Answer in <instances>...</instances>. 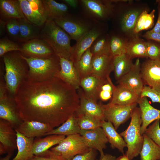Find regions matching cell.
Returning a JSON list of instances; mask_svg holds the SVG:
<instances>
[{
	"mask_svg": "<svg viewBox=\"0 0 160 160\" xmlns=\"http://www.w3.org/2000/svg\"><path fill=\"white\" fill-rule=\"evenodd\" d=\"M13 97L23 121L42 122L53 128L75 113L79 103L77 90L55 77L40 82L25 80Z\"/></svg>",
	"mask_w": 160,
	"mask_h": 160,
	"instance_id": "1",
	"label": "cell"
},
{
	"mask_svg": "<svg viewBox=\"0 0 160 160\" xmlns=\"http://www.w3.org/2000/svg\"><path fill=\"white\" fill-rule=\"evenodd\" d=\"M150 10L147 4L140 1L115 0L111 20L112 29L129 39L136 36L133 32L138 17L143 11Z\"/></svg>",
	"mask_w": 160,
	"mask_h": 160,
	"instance_id": "2",
	"label": "cell"
},
{
	"mask_svg": "<svg viewBox=\"0 0 160 160\" xmlns=\"http://www.w3.org/2000/svg\"><path fill=\"white\" fill-rule=\"evenodd\" d=\"M5 66V84L8 91L13 96L19 87L26 80L28 65L17 51L7 53L2 57Z\"/></svg>",
	"mask_w": 160,
	"mask_h": 160,
	"instance_id": "3",
	"label": "cell"
},
{
	"mask_svg": "<svg viewBox=\"0 0 160 160\" xmlns=\"http://www.w3.org/2000/svg\"><path fill=\"white\" fill-rule=\"evenodd\" d=\"M40 38L50 46L57 55L70 60L71 39L54 21H46L41 29Z\"/></svg>",
	"mask_w": 160,
	"mask_h": 160,
	"instance_id": "4",
	"label": "cell"
},
{
	"mask_svg": "<svg viewBox=\"0 0 160 160\" xmlns=\"http://www.w3.org/2000/svg\"><path fill=\"white\" fill-rule=\"evenodd\" d=\"M21 55L28 66L26 78L28 81L37 82L48 80L54 77L60 69V57L56 55L45 58Z\"/></svg>",
	"mask_w": 160,
	"mask_h": 160,
	"instance_id": "5",
	"label": "cell"
},
{
	"mask_svg": "<svg viewBox=\"0 0 160 160\" xmlns=\"http://www.w3.org/2000/svg\"><path fill=\"white\" fill-rule=\"evenodd\" d=\"M131 118L127 128L120 133L127 144V150L125 154L129 160L138 156L143 144V137L140 132L142 120L139 107L137 106L134 108Z\"/></svg>",
	"mask_w": 160,
	"mask_h": 160,
	"instance_id": "6",
	"label": "cell"
},
{
	"mask_svg": "<svg viewBox=\"0 0 160 160\" xmlns=\"http://www.w3.org/2000/svg\"><path fill=\"white\" fill-rule=\"evenodd\" d=\"M115 0H80L82 16L95 22L106 23L113 16Z\"/></svg>",
	"mask_w": 160,
	"mask_h": 160,
	"instance_id": "7",
	"label": "cell"
},
{
	"mask_svg": "<svg viewBox=\"0 0 160 160\" xmlns=\"http://www.w3.org/2000/svg\"><path fill=\"white\" fill-rule=\"evenodd\" d=\"M53 21L69 35L71 39L76 42L93 27L96 23L83 16L69 13Z\"/></svg>",
	"mask_w": 160,
	"mask_h": 160,
	"instance_id": "8",
	"label": "cell"
},
{
	"mask_svg": "<svg viewBox=\"0 0 160 160\" xmlns=\"http://www.w3.org/2000/svg\"><path fill=\"white\" fill-rule=\"evenodd\" d=\"M91 149L79 134L65 137L57 145L49 150L66 160H70L76 155L89 152Z\"/></svg>",
	"mask_w": 160,
	"mask_h": 160,
	"instance_id": "9",
	"label": "cell"
},
{
	"mask_svg": "<svg viewBox=\"0 0 160 160\" xmlns=\"http://www.w3.org/2000/svg\"><path fill=\"white\" fill-rule=\"evenodd\" d=\"M108 30L106 23H95L93 27L72 46L70 60L75 63L95 41L101 35L107 32Z\"/></svg>",
	"mask_w": 160,
	"mask_h": 160,
	"instance_id": "10",
	"label": "cell"
},
{
	"mask_svg": "<svg viewBox=\"0 0 160 160\" xmlns=\"http://www.w3.org/2000/svg\"><path fill=\"white\" fill-rule=\"evenodd\" d=\"M5 83L0 86V119L9 122L15 129L22 121L14 97L9 96Z\"/></svg>",
	"mask_w": 160,
	"mask_h": 160,
	"instance_id": "11",
	"label": "cell"
},
{
	"mask_svg": "<svg viewBox=\"0 0 160 160\" xmlns=\"http://www.w3.org/2000/svg\"><path fill=\"white\" fill-rule=\"evenodd\" d=\"M137 104L121 105L111 104H102L105 120L111 122L116 130L120 125L131 118Z\"/></svg>",
	"mask_w": 160,
	"mask_h": 160,
	"instance_id": "12",
	"label": "cell"
},
{
	"mask_svg": "<svg viewBox=\"0 0 160 160\" xmlns=\"http://www.w3.org/2000/svg\"><path fill=\"white\" fill-rule=\"evenodd\" d=\"M26 19L34 25L42 26L46 21L42 0H19Z\"/></svg>",
	"mask_w": 160,
	"mask_h": 160,
	"instance_id": "13",
	"label": "cell"
},
{
	"mask_svg": "<svg viewBox=\"0 0 160 160\" xmlns=\"http://www.w3.org/2000/svg\"><path fill=\"white\" fill-rule=\"evenodd\" d=\"M20 46V53L28 57L45 58L56 55L50 46L40 38L30 40Z\"/></svg>",
	"mask_w": 160,
	"mask_h": 160,
	"instance_id": "14",
	"label": "cell"
},
{
	"mask_svg": "<svg viewBox=\"0 0 160 160\" xmlns=\"http://www.w3.org/2000/svg\"><path fill=\"white\" fill-rule=\"evenodd\" d=\"M141 74L145 84L160 91V60H145L141 65Z\"/></svg>",
	"mask_w": 160,
	"mask_h": 160,
	"instance_id": "15",
	"label": "cell"
},
{
	"mask_svg": "<svg viewBox=\"0 0 160 160\" xmlns=\"http://www.w3.org/2000/svg\"><path fill=\"white\" fill-rule=\"evenodd\" d=\"M141 65L137 58L130 70L117 81L118 84L126 86L139 96L145 86L141 74Z\"/></svg>",
	"mask_w": 160,
	"mask_h": 160,
	"instance_id": "16",
	"label": "cell"
},
{
	"mask_svg": "<svg viewBox=\"0 0 160 160\" xmlns=\"http://www.w3.org/2000/svg\"><path fill=\"white\" fill-rule=\"evenodd\" d=\"M84 138L89 147L91 149L98 151L100 158L104 156L103 149L106 147L108 141L101 127L95 129L81 130L80 134Z\"/></svg>",
	"mask_w": 160,
	"mask_h": 160,
	"instance_id": "17",
	"label": "cell"
},
{
	"mask_svg": "<svg viewBox=\"0 0 160 160\" xmlns=\"http://www.w3.org/2000/svg\"><path fill=\"white\" fill-rule=\"evenodd\" d=\"M79 103L75 113L77 115L86 114L92 116L101 121H105L101 103H98L87 97L80 87L77 90Z\"/></svg>",
	"mask_w": 160,
	"mask_h": 160,
	"instance_id": "18",
	"label": "cell"
},
{
	"mask_svg": "<svg viewBox=\"0 0 160 160\" xmlns=\"http://www.w3.org/2000/svg\"><path fill=\"white\" fill-rule=\"evenodd\" d=\"M113 57L111 54L93 56L91 75L101 79L109 77L113 71Z\"/></svg>",
	"mask_w": 160,
	"mask_h": 160,
	"instance_id": "19",
	"label": "cell"
},
{
	"mask_svg": "<svg viewBox=\"0 0 160 160\" xmlns=\"http://www.w3.org/2000/svg\"><path fill=\"white\" fill-rule=\"evenodd\" d=\"M59 57L60 69L54 77L61 79L77 90L80 88V80L74 63L69 60Z\"/></svg>",
	"mask_w": 160,
	"mask_h": 160,
	"instance_id": "20",
	"label": "cell"
},
{
	"mask_svg": "<svg viewBox=\"0 0 160 160\" xmlns=\"http://www.w3.org/2000/svg\"><path fill=\"white\" fill-rule=\"evenodd\" d=\"M53 128L48 124L33 121H23L15 129L28 138L45 135Z\"/></svg>",
	"mask_w": 160,
	"mask_h": 160,
	"instance_id": "21",
	"label": "cell"
},
{
	"mask_svg": "<svg viewBox=\"0 0 160 160\" xmlns=\"http://www.w3.org/2000/svg\"><path fill=\"white\" fill-rule=\"evenodd\" d=\"M137 104L141 111L142 124L140 132L143 135L151 123L160 119V110L152 106L145 97H140Z\"/></svg>",
	"mask_w": 160,
	"mask_h": 160,
	"instance_id": "22",
	"label": "cell"
},
{
	"mask_svg": "<svg viewBox=\"0 0 160 160\" xmlns=\"http://www.w3.org/2000/svg\"><path fill=\"white\" fill-rule=\"evenodd\" d=\"M17 138L16 131L10 123L0 119V143L7 153L13 152L17 148Z\"/></svg>",
	"mask_w": 160,
	"mask_h": 160,
	"instance_id": "23",
	"label": "cell"
},
{
	"mask_svg": "<svg viewBox=\"0 0 160 160\" xmlns=\"http://www.w3.org/2000/svg\"><path fill=\"white\" fill-rule=\"evenodd\" d=\"M140 97V96L128 88L118 84L115 86L112 97L109 103L125 105L137 104Z\"/></svg>",
	"mask_w": 160,
	"mask_h": 160,
	"instance_id": "24",
	"label": "cell"
},
{
	"mask_svg": "<svg viewBox=\"0 0 160 160\" xmlns=\"http://www.w3.org/2000/svg\"><path fill=\"white\" fill-rule=\"evenodd\" d=\"M65 137V135L53 134L43 138H36L33 140L32 145L33 155L35 156L41 155L53 146L58 144Z\"/></svg>",
	"mask_w": 160,
	"mask_h": 160,
	"instance_id": "25",
	"label": "cell"
},
{
	"mask_svg": "<svg viewBox=\"0 0 160 160\" xmlns=\"http://www.w3.org/2000/svg\"><path fill=\"white\" fill-rule=\"evenodd\" d=\"M0 12L1 16L5 21L11 19H26L19 0H0Z\"/></svg>",
	"mask_w": 160,
	"mask_h": 160,
	"instance_id": "26",
	"label": "cell"
},
{
	"mask_svg": "<svg viewBox=\"0 0 160 160\" xmlns=\"http://www.w3.org/2000/svg\"><path fill=\"white\" fill-rule=\"evenodd\" d=\"M101 127L103 129L113 149L117 148L124 154V148L127 147V144L123 137L116 131L112 124L109 121H102Z\"/></svg>",
	"mask_w": 160,
	"mask_h": 160,
	"instance_id": "27",
	"label": "cell"
},
{
	"mask_svg": "<svg viewBox=\"0 0 160 160\" xmlns=\"http://www.w3.org/2000/svg\"><path fill=\"white\" fill-rule=\"evenodd\" d=\"M17 133L18 152L11 160H29L34 156L32 145L34 138H28L15 130Z\"/></svg>",
	"mask_w": 160,
	"mask_h": 160,
	"instance_id": "28",
	"label": "cell"
},
{
	"mask_svg": "<svg viewBox=\"0 0 160 160\" xmlns=\"http://www.w3.org/2000/svg\"><path fill=\"white\" fill-rule=\"evenodd\" d=\"M103 79L91 75L80 81V87L88 98L97 102L99 91Z\"/></svg>",
	"mask_w": 160,
	"mask_h": 160,
	"instance_id": "29",
	"label": "cell"
},
{
	"mask_svg": "<svg viewBox=\"0 0 160 160\" xmlns=\"http://www.w3.org/2000/svg\"><path fill=\"white\" fill-rule=\"evenodd\" d=\"M42 2L46 21L54 20L69 13V7L64 3L54 0H43Z\"/></svg>",
	"mask_w": 160,
	"mask_h": 160,
	"instance_id": "30",
	"label": "cell"
},
{
	"mask_svg": "<svg viewBox=\"0 0 160 160\" xmlns=\"http://www.w3.org/2000/svg\"><path fill=\"white\" fill-rule=\"evenodd\" d=\"M110 36V47L113 57L126 53L129 38L123 34L113 29L108 33Z\"/></svg>",
	"mask_w": 160,
	"mask_h": 160,
	"instance_id": "31",
	"label": "cell"
},
{
	"mask_svg": "<svg viewBox=\"0 0 160 160\" xmlns=\"http://www.w3.org/2000/svg\"><path fill=\"white\" fill-rule=\"evenodd\" d=\"M19 24V35L17 40L25 42L30 40L40 38L41 29L23 18L18 19Z\"/></svg>",
	"mask_w": 160,
	"mask_h": 160,
	"instance_id": "32",
	"label": "cell"
},
{
	"mask_svg": "<svg viewBox=\"0 0 160 160\" xmlns=\"http://www.w3.org/2000/svg\"><path fill=\"white\" fill-rule=\"evenodd\" d=\"M113 71L117 81L130 70L134 63L132 59L124 53L113 57Z\"/></svg>",
	"mask_w": 160,
	"mask_h": 160,
	"instance_id": "33",
	"label": "cell"
},
{
	"mask_svg": "<svg viewBox=\"0 0 160 160\" xmlns=\"http://www.w3.org/2000/svg\"><path fill=\"white\" fill-rule=\"evenodd\" d=\"M126 53L132 59L135 58H147L146 41L140 38L139 35L129 39Z\"/></svg>",
	"mask_w": 160,
	"mask_h": 160,
	"instance_id": "34",
	"label": "cell"
},
{
	"mask_svg": "<svg viewBox=\"0 0 160 160\" xmlns=\"http://www.w3.org/2000/svg\"><path fill=\"white\" fill-rule=\"evenodd\" d=\"M81 130L75 113L61 125L46 134L45 135L55 134L68 136L80 134Z\"/></svg>",
	"mask_w": 160,
	"mask_h": 160,
	"instance_id": "35",
	"label": "cell"
},
{
	"mask_svg": "<svg viewBox=\"0 0 160 160\" xmlns=\"http://www.w3.org/2000/svg\"><path fill=\"white\" fill-rule=\"evenodd\" d=\"M143 135V142L140 153L141 160H160V147L145 134Z\"/></svg>",
	"mask_w": 160,
	"mask_h": 160,
	"instance_id": "36",
	"label": "cell"
},
{
	"mask_svg": "<svg viewBox=\"0 0 160 160\" xmlns=\"http://www.w3.org/2000/svg\"><path fill=\"white\" fill-rule=\"evenodd\" d=\"M93 55L89 48L81 56L74 65L80 81L91 75Z\"/></svg>",
	"mask_w": 160,
	"mask_h": 160,
	"instance_id": "37",
	"label": "cell"
},
{
	"mask_svg": "<svg viewBox=\"0 0 160 160\" xmlns=\"http://www.w3.org/2000/svg\"><path fill=\"white\" fill-rule=\"evenodd\" d=\"M149 11H143L138 17L134 30L135 36L139 35L141 31L150 29L153 26L155 10L153 9L150 12Z\"/></svg>",
	"mask_w": 160,
	"mask_h": 160,
	"instance_id": "38",
	"label": "cell"
},
{
	"mask_svg": "<svg viewBox=\"0 0 160 160\" xmlns=\"http://www.w3.org/2000/svg\"><path fill=\"white\" fill-rule=\"evenodd\" d=\"M89 49L93 56L111 54L108 33H105L99 36L95 41Z\"/></svg>",
	"mask_w": 160,
	"mask_h": 160,
	"instance_id": "39",
	"label": "cell"
},
{
	"mask_svg": "<svg viewBox=\"0 0 160 160\" xmlns=\"http://www.w3.org/2000/svg\"><path fill=\"white\" fill-rule=\"evenodd\" d=\"M76 115L78 125L81 130L93 129L101 127L102 121L92 116L86 114Z\"/></svg>",
	"mask_w": 160,
	"mask_h": 160,
	"instance_id": "40",
	"label": "cell"
},
{
	"mask_svg": "<svg viewBox=\"0 0 160 160\" xmlns=\"http://www.w3.org/2000/svg\"><path fill=\"white\" fill-rule=\"evenodd\" d=\"M115 87L110 77L103 79L99 91V99L105 102L111 100Z\"/></svg>",
	"mask_w": 160,
	"mask_h": 160,
	"instance_id": "41",
	"label": "cell"
},
{
	"mask_svg": "<svg viewBox=\"0 0 160 160\" xmlns=\"http://www.w3.org/2000/svg\"><path fill=\"white\" fill-rule=\"evenodd\" d=\"M21 51L20 46L15 42L4 37L0 40V57L12 51Z\"/></svg>",
	"mask_w": 160,
	"mask_h": 160,
	"instance_id": "42",
	"label": "cell"
},
{
	"mask_svg": "<svg viewBox=\"0 0 160 160\" xmlns=\"http://www.w3.org/2000/svg\"><path fill=\"white\" fill-rule=\"evenodd\" d=\"M146 41L147 58L152 60H160V43L151 40Z\"/></svg>",
	"mask_w": 160,
	"mask_h": 160,
	"instance_id": "43",
	"label": "cell"
},
{
	"mask_svg": "<svg viewBox=\"0 0 160 160\" xmlns=\"http://www.w3.org/2000/svg\"><path fill=\"white\" fill-rule=\"evenodd\" d=\"M160 119L154 121L146 129L145 134L160 147Z\"/></svg>",
	"mask_w": 160,
	"mask_h": 160,
	"instance_id": "44",
	"label": "cell"
},
{
	"mask_svg": "<svg viewBox=\"0 0 160 160\" xmlns=\"http://www.w3.org/2000/svg\"><path fill=\"white\" fill-rule=\"evenodd\" d=\"M5 29L12 38L18 40L19 35V24L18 19H11L4 21Z\"/></svg>",
	"mask_w": 160,
	"mask_h": 160,
	"instance_id": "45",
	"label": "cell"
},
{
	"mask_svg": "<svg viewBox=\"0 0 160 160\" xmlns=\"http://www.w3.org/2000/svg\"><path fill=\"white\" fill-rule=\"evenodd\" d=\"M140 97H148L151 99L153 103H160V91L148 86H144Z\"/></svg>",
	"mask_w": 160,
	"mask_h": 160,
	"instance_id": "46",
	"label": "cell"
},
{
	"mask_svg": "<svg viewBox=\"0 0 160 160\" xmlns=\"http://www.w3.org/2000/svg\"><path fill=\"white\" fill-rule=\"evenodd\" d=\"M29 160H66L57 155L49 149L39 156H34Z\"/></svg>",
	"mask_w": 160,
	"mask_h": 160,
	"instance_id": "47",
	"label": "cell"
},
{
	"mask_svg": "<svg viewBox=\"0 0 160 160\" xmlns=\"http://www.w3.org/2000/svg\"><path fill=\"white\" fill-rule=\"evenodd\" d=\"M97 155L96 151L91 149L87 153L76 155L70 160H95Z\"/></svg>",
	"mask_w": 160,
	"mask_h": 160,
	"instance_id": "48",
	"label": "cell"
},
{
	"mask_svg": "<svg viewBox=\"0 0 160 160\" xmlns=\"http://www.w3.org/2000/svg\"><path fill=\"white\" fill-rule=\"evenodd\" d=\"M143 37L147 40H152L160 43V33L150 30L144 33Z\"/></svg>",
	"mask_w": 160,
	"mask_h": 160,
	"instance_id": "49",
	"label": "cell"
},
{
	"mask_svg": "<svg viewBox=\"0 0 160 160\" xmlns=\"http://www.w3.org/2000/svg\"><path fill=\"white\" fill-rule=\"evenodd\" d=\"M156 3L157 4V9L158 12V18L156 23L154 27L151 30L152 31L160 33V1L156 0Z\"/></svg>",
	"mask_w": 160,
	"mask_h": 160,
	"instance_id": "50",
	"label": "cell"
},
{
	"mask_svg": "<svg viewBox=\"0 0 160 160\" xmlns=\"http://www.w3.org/2000/svg\"><path fill=\"white\" fill-rule=\"evenodd\" d=\"M63 3L66 4L68 7L76 9L79 6V0H63Z\"/></svg>",
	"mask_w": 160,
	"mask_h": 160,
	"instance_id": "51",
	"label": "cell"
},
{
	"mask_svg": "<svg viewBox=\"0 0 160 160\" xmlns=\"http://www.w3.org/2000/svg\"><path fill=\"white\" fill-rule=\"evenodd\" d=\"M116 159V156H112L111 154H105L103 157L99 160H115Z\"/></svg>",
	"mask_w": 160,
	"mask_h": 160,
	"instance_id": "52",
	"label": "cell"
},
{
	"mask_svg": "<svg viewBox=\"0 0 160 160\" xmlns=\"http://www.w3.org/2000/svg\"><path fill=\"white\" fill-rule=\"evenodd\" d=\"M13 153V152L9 153L5 157L0 158V160H9Z\"/></svg>",
	"mask_w": 160,
	"mask_h": 160,
	"instance_id": "53",
	"label": "cell"
},
{
	"mask_svg": "<svg viewBox=\"0 0 160 160\" xmlns=\"http://www.w3.org/2000/svg\"><path fill=\"white\" fill-rule=\"evenodd\" d=\"M115 160H129V159L126 155L124 154L122 156L116 158Z\"/></svg>",
	"mask_w": 160,
	"mask_h": 160,
	"instance_id": "54",
	"label": "cell"
},
{
	"mask_svg": "<svg viewBox=\"0 0 160 160\" xmlns=\"http://www.w3.org/2000/svg\"><path fill=\"white\" fill-rule=\"evenodd\" d=\"M7 153L3 145L0 143V154L2 155Z\"/></svg>",
	"mask_w": 160,
	"mask_h": 160,
	"instance_id": "55",
	"label": "cell"
},
{
	"mask_svg": "<svg viewBox=\"0 0 160 160\" xmlns=\"http://www.w3.org/2000/svg\"></svg>",
	"mask_w": 160,
	"mask_h": 160,
	"instance_id": "56",
	"label": "cell"
}]
</instances>
